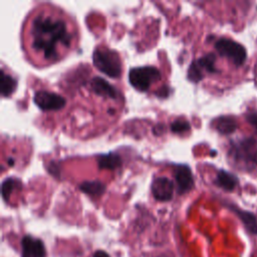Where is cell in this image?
Segmentation results:
<instances>
[{
	"label": "cell",
	"mask_w": 257,
	"mask_h": 257,
	"mask_svg": "<svg viewBox=\"0 0 257 257\" xmlns=\"http://www.w3.org/2000/svg\"><path fill=\"white\" fill-rule=\"evenodd\" d=\"M216 55L214 53H207L197 59H194L188 68L187 77L192 82H199L204 78L205 72L215 73L218 69L215 66Z\"/></svg>",
	"instance_id": "obj_6"
},
{
	"label": "cell",
	"mask_w": 257,
	"mask_h": 257,
	"mask_svg": "<svg viewBox=\"0 0 257 257\" xmlns=\"http://www.w3.org/2000/svg\"><path fill=\"white\" fill-rule=\"evenodd\" d=\"M108 113H109V114H113V113H114V110L111 109V108H109V109H108Z\"/></svg>",
	"instance_id": "obj_26"
},
{
	"label": "cell",
	"mask_w": 257,
	"mask_h": 257,
	"mask_svg": "<svg viewBox=\"0 0 257 257\" xmlns=\"http://www.w3.org/2000/svg\"><path fill=\"white\" fill-rule=\"evenodd\" d=\"M92 257H110V256L104 250H96V251H94Z\"/></svg>",
	"instance_id": "obj_23"
},
{
	"label": "cell",
	"mask_w": 257,
	"mask_h": 257,
	"mask_svg": "<svg viewBox=\"0 0 257 257\" xmlns=\"http://www.w3.org/2000/svg\"><path fill=\"white\" fill-rule=\"evenodd\" d=\"M229 155L237 163H243L246 167L257 165V141L253 138H244L232 143Z\"/></svg>",
	"instance_id": "obj_3"
},
{
	"label": "cell",
	"mask_w": 257,
	"mask_h": 257,
	"mask_svg": "<svg viewBox=\"0 0 257 257\" xmlns=\"http://www.w3.org/2000/svg\"><path fill=\"white\" fill-rule=\"evenodd\" d=\"M89 88L96 95L109 97L111 99H117L120 95V92L117 90V88L101 76H94L91 78L89 81Z\"/></svg>",
	"instance_id": "obj_11"
},
{
	"label": "cell",
	"mask_w": 257,
	"mask_h": 257,
	"mask_svg": "<svg viewBox=\"0 0 257 257\" xmlns=\"http://www.w3.org/2000/svg\"><path fill=\"white\" fill-rule=\"evenodd\" d=\"M156 257H174L172 254H168V253H164V254H160Z\"/></svg>",
	"instance_id": "obj_24"
},
{
	"label": "cell",
	"mask_w": 257,
	"mask_h": 257,
	"mask_svg": "<svg viewBox=\"0 0 257 257\" xmlns=\"http://www.w3.org/2000/svg\"><path fill=\"white\" fill-rule=\"evenodd\" d=\"M169 92H170V87L164 85L162 86V88H160L159 90H157L155 93L158 97H168L169 96Z\"/></svg>",
	"instance_id": "obj_22"
},
{
	"label": "cell",
	"mask_w": 257,
	"mask_h": 257,
	"mask_svg": "<svg viewBox=\"0 0 257 257\" xmlns=\"http://www.w3.org/2000/svg\"><path fill=\"white\" fill-rule=\"evenodd\" d=\"M17 85V80L11 76L10 74L6 73L3 69L0 70V93L2 96H10Z\"/></svg>",
	"instance_id": "obj_16"
},
{
	"label": "cell",
	"mask_w": 257,
	"mask_h": 257,
	"mask_svg": "<svg viewBox=\"0 0 257 257\" xmlns=\"http://www.w3.org/2000/svg\"><path fill=\"white\" fill-rule=\"evenodd\" d=\"M231 209L236 213L239 219L244 224L245 228L252 234H257V218L254 214L248 211H243L238 208L231 207Z\"/></svg>",
	"instance_id": "obj_15"
},
{
	"label": "cell",
	"mask_w": 257,
	"mask_h": 257,
	"mask_svg": "<svg viewBox=\"0 0 257 257\" xmlns=\"http://www.w3.org/2000/svg\"><path fill=\"white\" fill-rule=\"evenodd\" d=\"M161 77V71L152 65L133 67L128 72V82L139 91L148 90L152 83L160 80Z\"/></svg>",
	"instance_id": "obj_4"
},
{
	"label": "cell",
	"mask_w": 257,
	"mask_h": 257,
	"mask_svg": "<svg viewBox=\"0 0 257 257\" xmlns=\"http://www.w3.org/2000/svg\"><path fill=\"white\" fill-rule=\"evenodd\" d=\"M33 102L43 111L59 110L65 106L66 99L55 92L39 89L33 94Z\"/></svg>",
	"instance_id": "obj_7"
},
{
	"label": "cell",
	"mask_w": 257,
	"mask_h": 257,
	"mask_svg": "<svg viewBox=\"0 0 257 257\" xmlns=\"http://www.w3.org/2000/svg\"><path fill=\"white\" fill-rule=\"evenodd\" d=\"M92 62L94 66L111 78H117L121 75L122 65L118 53L107 47H96L92 53Z\"/></svg>",
	"instance_id": "obj_2"
},
{
	"label": "cell",
	"mask_w": 257,
	"mask_h": 257,
	"mask_svg": "<svg viewBox=\"0 0 257 257\" xmlns=\"http://www.w3.org/2000/svg\"><path fill=\"white\" fill-rule=\"evenodd\" d=\"M174 178L177 185V192L180 195L186 194L194 187L193 173L188 165L178 164L175 165Z\"/></svg>",
	"instance_id": "obj_9"
},
{
	"label": "cell",
	"mask_w": 257,
	"mask_h": 257,
	"mask_svg": "<svg viewBox=\"0 0 257 257\" xmlns=\"http://www.w3.org/2000/svg\"><path fill=\"white\" fill-rule=\"evenodd\" d=\"M215 48L221 56L230 59L237 66L242 65L246 60L247 52L245 47L232 39L219 38L215 42Z\"/></svg>",
	"instance_id": "obj_5"
},
{
	"label": "cell",
	"mask_w": 257,
	"mask_h": 257,
	"mask_svg": "<svg viewBox=\"0 0 257 257\" xmlns=\"http://www.w3.org/2000/svg\"><path fill=\"white\" fill-rule=\"evenodd\" d=\"M31 47L45 59L55 60L58 57V46L69 47L72 35L66 22L59 17L38 14L30 24Z\"/></svg>",
	"instance_id": "obj_1"
},
{
	"label": "cell",
	"mask_w": 257,
	"mask_h": 257,
	"mask_svg": "<svg viewBox=\"0 0 257 257\" xmlns=\"http://www.w3.org/2000/svg\"><path fill=\"white\" fill-rule=\"evenodd\" d=\"M246 119L249 123H251L255 130L257 131V111H249L246 114Z\"/></svg>",
	"instance_id": "obj_20"
},
{
	"label": "cell",
	"mask_w": 257,
	"mask_h": 257,
	"mask_svg": "<svg viewBox=\"0 0 257 257\" xmlns=\"http://www.w3.org/2000/svg\"><path fill=\"white\" fill-rule=\"evenodd\" d=\"M170 128L175 134H183V133H186V132L190 131L191 124L186 119H175L171 123Z\"/></svg>",
	"instance_id": "obj_19"
},
{
	"label": "cell",
	"mask_w": 257,
	"mask_h": 257,
	"mask_svg": "<svg viewBox=\"0 0 257 257\" xmlns=\"http://www.w3.org/2000/svg\"><path fill=\"white\" fill-rule=\"evenodd\" d=\"M97 166L99 169H106V170H116L117 168L121 167L122 161L118 154L116 153H108V154H101L97 156Z\"/></svg>",
	"instance_id": "obj_12"
},
{
	"label": "cell",
	"mask_w": 257,
	"mask_h": 257,
	"mask_svg": "<svg viewBox=\"0 0 257 257\" xmlns=\"http://www.w3.org/2000/svg\"><path fill=\"white\" fill-rule=\"evenodd\" d=\"M215 128L222 135H230L236 131L237 122L232 116H220L215 119Z\"/></svg>",
	"instance_id": "obj_17"
},
{
	"label": "cell",
	"mask_w": 257,
	"mask_h": 257,
	"mask_svg": "<svg viewBox=\"0 0 257 257\" xmlns=\"http://www.w3.org/2000/svg\"><path fill=\"white\" fill-rule=\"evenodd\" d=\"M20 186V181L16 178L13 177H9L6 178L3 182H2V186H1V193H2V197L3 199L7 202L12 194V192Z\"/></svg>",
	"instance_id": "obj_18"
},
{
	"label": "cell",
	"mask_w": 257,
	"mask_h": 257,
	"mask_svg": "<svg viewBox=\"0 0 257 257\" xmlns=\"http://www.w3.org/2000/svg\"><path fill=\"white\" fill-rule=\"evenodd\" d=\"M47 171H48L51 175H53L55 178H59V176H60L59 169H58L57 165H56L54 162H50V163H49V165H48V167H47Z\"/></svg>",
	"instance_id": "obj_21"
},
{
	"label": "cell",
	"mask_w": 257,
	"mask_h": 257,
	"mask_svg": "<svg viewBox=\"0 0 257 257\" xmlns=\"http://www.w3.org/2000/svg\"><path fill=\"white\" fill-rule=\"evenodd\" d=\"M79 190L82 191L84 194H87L92 197H99L105 192V185L98 181V180H93V181H84L79 184L78 186Z\"/></svg>",
	"instance_id": "obj_14"
},
{
	"label": "cell",
	"mask_w": 257,
	"mask_h": 257,
	"mask_svg": "<svg viewBox=\"0 0 257 257\" xmlns=\"http://www.w3.org/2000/svg\"><path fill=\"white\" fill-rule=\"evenodd\" d=\"M7 163L9 164V166H13V165H14V159H13V158H9V159L7 160Z\"/></svg>",
	"instance_id": "obj_25"
},
{
	"label": "cell",
	"mask_w": 257,
	"mask_h": 257,
	"mask_svg": "<svg viewBox=\"0 0 257 257\" xmlns=\"http://www.w3.org/2000/svg\"><path fill=\"white\" fill-rule=\"evenodd\" d=\"M214 183L216 184V186L222 188L225 191H233L238 185V179L235 175L227 171L220 170L217 173Z\"/></svg>",
	"instance_id": "obj_13"
},
{
	"label": "cell",
	"mask_w": 257,
	"mask_h": 257,
	"mask_svg": "<svg viewBox=\"0 0 257 257\" xmlns=\"http://www.w3.org/2000/svg\"><path fill=\"white\" fill-rule=\"evenodd\" d=\"M174 190H175L174 182L170 178L165 176L154 178L151 185V191H152L153 197L157 201H161V202L171 201L174 195Z\"/></svg>",
	"instance_id": "obj_8"
},
{
	"label": "cell",
	"mask_w": 257,
	"mask_h": 257,
	"mask_svg": "<svg viewBox=\"0 0 257 257\" xmlns=\"http://www.w3.org/2000/svg\"><path fill=\"white\" fill-rule=\"evenodd\" d=\"M21 257H46V248L40 238L25 235L21 239Z\"/></svg>",
	"instance_id": "obj_10"
}]
</instances>
